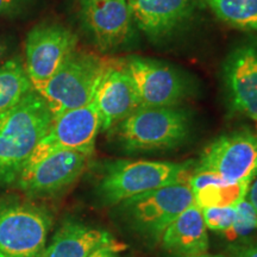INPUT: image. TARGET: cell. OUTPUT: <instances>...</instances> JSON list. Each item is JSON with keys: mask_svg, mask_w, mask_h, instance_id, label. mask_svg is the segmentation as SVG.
Returning a JSON list of instances; mask_svg holds the SVG:
<instances>
[{"mask_svg": "<svg viewBox=\"0 0 257 257\" xmlns=\"http://www.w3.org/2000/svg\"><path fill=\"white\" fill-rule=\"evenodd\" d=\"M30 0H0V16L21 14L28 8Z\"/></svg>", "mask_w": 257, "mask_h": 257, "instance_id": "cell-22", "label": "cell"}, {"mask_svg": "<svg viewBox=\"0 0 257 257\" xmlns=\"http://www.w3.org/2000/svg\"><path fill=\"white\" fill-rule=\"evenodd\" d=\"M198 207H234L248 194L250 182H227L204 170H193L188 180Z\"/></svg>", "mask_w": 257, "mask_h": 257, "instance_id": "cell-18", "label": "cell"}, {"mask_svg": "<svg viewBox=\"0 0 257 257\" xmlns=\"http://www.w3.org/2000/svg\"><path fill=\"white\" fill-rule=\"evenodd\" d=\"M76 44L78 36L60 24H40L29 31L23 62L34 89L53 78Z\"/></svg>", "mask_w": 257, "mask_h": 257, "instance_id": "cell-7", "label": "cell"}, {"mask_svg": "<svg viewBox=\"0 0 257 257\" xmlns=\"http://www.w3.org/2000/svg\"><path fill=\"white\" fill-rule=\"evenodd\" d=\"M100 130V118L94 101L82 107L66 111L53 118L46 134L30 160L36 161L57 150H73L91 156L95 138Z\"/></svg>", "mask_w": 257, "mask_h": 257, "instance_id": "cell-9", "label": "cell"}, {"mask_svg": "<svg viewBox=\"0 0 257 257\" xmlns=\"http://www.w3.org/2000/svg\"><path fill=\"white\" fill-rule=\"evenodd\" d=\"M118 143L128 153L167 150L187 140V112L174 107H141L114 126Z\"/></svg>", "mask_w": 257, "mask_h": 257, "instance_id": "cell-4", "label": "cell"}, {"mask_svg": "<svg viewBox=\"0 0 257 257\" xmlns=\"http://www.w3.org/2000/svg\"><path fill=\"white\" fill-rule=\"evenodd\" d=\"M201 211L207 229L217 232H227L234 229L237 221L236 206L202 208Z\"/></svg>", "mask_w": 257, "mask_h": 257, "instance_id": "cell-21", "label": "cell"}, {"mask_svg": "<svg viewBox=\"0 0 257 257\" xmlns=\"http://www.w3.org/2000/svg\"><path fill=\"white\" fill-rule=\"evenodd\" d=\"M248 201L257 214V178L255 179V181L252 182L251 186H249Z\"/></svg>", "mask_w": 257, "mask_h": 257, "instance_id": "cell-24", "label": "cell"}, {"mask_svg": "<svg viewBox=\"0 0 257 257\" xmlns=\"http://www.w3.org/2000/svg\"><path fill=\"white\" fill-rule=\"evenodd\" d=\"M91 156L73 150H57L28 162L17 180L18 187L30 197L56 194L79 179Z\"/></svg>", "mask_w": 257, "mask_h": 257, "instance_id": "cell-10", "label": "cell"}, {"mask_svg": "<svg viewBox=\"0 0 257 257\" xmlns=\"http://www.w3.org/2000/svg\"><path fill=\"white\" fill-rule=\"evenodd\" d=\"M8 51H9V44L4 38L0 37V62L4 60V57L8 55Z\"/></svg>", "mask_w": 257, "mask_h": 257, "instance_id": "cell-26", "label": "cell"}, {"mask_svg": "<svg viewBox=\"0 0 257 257\" xmlns=\"http://www.w3.org/2000/svg\"><path fill=\"white\" fill-rule=\"evenodd\" d=\"M80 16L83 28L102 51L124 44L133 30V15L126 0H81Z\"/></svg>", "mask_w": 257, "mask_h": 257, "instance_id": "cell-12", "label": "cell"}, {"mask_svg": "<svg viewBox=\"0 0 257 257\" xmlns=\"http://www.w3.org/2000/svg\"><path fill=\"white\" fill-rule=\"evenodd\" d=\"M118 244L104 230L68 220L54 234L41 257H89L99 249L115 250Z\"/></svg>", "mask_w": 257, "mask_h": 257, "instance_id": "cell-15", "label": "cell"}, {"mask_svg": "<svg viewBox=\"0 0 257 257\" xmlns=\"http://www.w3.org/2000/svg\"><path fill=\"white\" fill-rule=\"evenodd\" d=\"M114 250L108 249V248H104V249H99L98 251H95L94 253H92L89 257H115L113 253Z\"/></svg>", "mask_w": 257, "mask_h": 257, "instance_id": "cell-25", "label": "cell"}, {"mask_svg": "<svg viewBox=\"0 0 257 257\" xmlns=\"http://www.w3.org/2000/svg\"><path fill=\"white\" fill-rule=\"evenodd\" d=\"M124 64L136 86L141 107H174L185 98V80L172 67L138 56Z\"/></svg>", "mask_w": 257, "mask_h": 257, "instance_id": "cell-11", "label": "cell"}, {"mask_svg": "<svg viewBox=\"0 0 257 257\" xmlns=\"http://www.w3.org/2000/svg\"><path fill=\"white\" fill-rule=\"evenodd\" d=\"M51 121L47 102L35 89L0 113V186L17 181Z\"/></svg>", "mask_w": 257, "mask_h": 257, "instance_id": "cell-1", "label": "cell"}, {"mask_svg": "<svg viewBox=\"0 0 257 257\" xmlns=\"http://www.w3.org/2000/svg\"><path fill=\"white\" fill-rule=\"evenodd\" d=\"M166 250L176 256H197L208 250V234L202 211L192 205L167 227L161 237Z\"/></svg>", "mask_w": 257, "mask_h": 257, "instance_id": "cell-17", "label": "cell"}, {"mask_svg": "<svg viewBox=\"0 0 257 257\" xmlns=\"http://www.w3.org/2000/svg\"><path fill=\"white\" fill-rule=\"evenodd\" d=\"M224 80L232 107L257 121V42L232 50L224 63Z\"/></svg>", "mask_w": 257, "mask_h": 257, "instance_id": "cell-14", "label": "cell"}, {"mask_svg": "<svg viewBox=\"0 0 257 257\" xmlns=\"http://www.w3.org/2000/svg\"><path fill=\"white\" fill-rule=\"evenodd\" d=\"M195 170L227 182H251L257 176V136L249 131L224 135L204 150Z\"/></svg>", "mask_w": 257, "mask_h": 257, "instance_id": "cell-8", "label": "cell"}, {"mask_svg": "<svg viewBox=\"0 0 257 257\" xmlns=\"http://www.w3.org/2000/svg\"><path fill=\"white\" fill-rule=\"evenodd\" d=\"M221 21L240 30L257 31V0H204Z\"/></svg>", "mask_w": 257, "mask_h": 257, "instance_id": "cell-20", "label": "cell"}, {"mask_svg": "<svg viewBox=\"0 0 257 257\" xmlns=\"http://www.w3.org/2000/svg\"><path fill=\"white\" fill-rule=\"evenodd\" d=\"M140 29L152 37H161L178 28L191 16L194 0H126Z\"/></svg>", "mask_w": 257, "mask_h": 257, "instance_id": "cell-16", "label": "cell"}, {"mask_svg": "<svg viewBox=\"0 0 257 257\" xmlns=\"http://www.w3.org/2000/svg\"><path fill=\"white\" fill-rule=\"evenodd\" d=\"M53 223L47 208L31 202H0V257H41Z\"/></svg>", "mask_w": 257, "mask_h": 257, "instance_id": "cell-6", "label": "cell"}, {"mask_svg": "<svg viewBox=\"0 0 257 257\" xmlns=\"http://www.w3.org/2000/svg\"><path fill=\"white\" fill-rule=\"evenodd\" d=\"M234 257H257V242L239 248L234 252Z\"/></svg>", "mask_w": 257, "mask_h": 257, "instance_id": "cell-23", "label": "cell"}, {"mask_svg": "<svg viewBox=\"0 0 257 257\" xmlns=\"http://www.w3.org/2000/svg\"><path fill=\"white\" fill-rule=\"evenodd\" d=\"M194 204V194L186 181L126 199L119 204V212L138 234L159 242L167 227Z\"/></svg>", "mask_w": 257, "mask_h": 257, "instance_id": "cell-5", "label": "cell"}, {"mask_svg": "<svg viewBox=\"0 0 257 257\" xmlns=\"http://www.w3.org/2000/svg\"><path fill=\"white\" fill-rule=\"evenodd\" d=\"M115 60L75 49L50 80L35 89L54 117L88 105L94 99L102 76Z\"/></svg>", "mask_w": 257, "mask_h": 257, "instance_id": "cell-3", "label": "cell"}, {"mask_svg": "<svg viewBox=\"0 0 257 257\" xmlns=\"http://www.w3.org/2000/svg\"><path fill=\"white\" fill-rule=\"evenodd\" d=\"M34 91L24 62L18 57L0 66V113L21 102Z\"/></svg>", "mask_w": 257, "mask_h": 257, "instance_id": "cell-19", "label": "cell"}, {"mask_svg": "<svg viewBox=\"0 0 257 257\" xmlns=\"http://www.w3.org/2000/svg\"><path fill=\"white\" fill-rule=\"evenodd\" d=\"M192 170V162L112 161L105 165L96 191L105 204H120L142 193L188 181Z\"/></svg>", "mask_w": 257, "mask_h": 257, "instance_id": "cell-2", "label": "cell"}, {"mask_svg": "<svg viewBox=\"0 0 257 257\" xmlns=\"http://www.w3.org/2000/svg\"><path fill=\"white\" fill-rule=\"evenodd\" d=\"M256 123H257V121H256Z\"/></svg>", "mask_w": 257, "mask_h": 257, "instance_id": "cell-28", "label": "cell"}, {"mask_svg": "<svg viewBox=\"0 0 257 257\" xmlns=\"http://www.w3.org/2000/svg\"><path fill=\"white\" fill-rule=\"evenodd\" d=\"M176 257H225L223 255H208V253H201V255L197 256H176Z\"/></svg>", "mask_w": 257, "mask_h": 257, "instance_id": "cell-27", "label": "cell"}, {"mask_svg": "<svg viewBox=\"0 0 257 257\" xmlns=\"http://www.w3.org/2000/svg\"><path fill=\"white\" fill-rule=\"evenodd\" d=\"M93 101L98 110L102 131L113 128L141 108L136 86L125 69L124 61L115 60L106 70Z\"/></svg>", "mask_w": 257, "mask_h": 257, "instance_id": "cell-13", "label": "cell"}]
</instances>
